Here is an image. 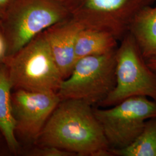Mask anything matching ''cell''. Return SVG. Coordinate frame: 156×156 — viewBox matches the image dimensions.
<instances>
[{"label":"cell","instance_id":"obj_1","mask_svg":"<svg viewBox=\"0 0 156 156\" xmlns=\"http://www.w3.org/2000/svg\"><path fill=\"white\" fill-rule=\"evenodd\" d=\"M36 140L76 156H112L93 108L82 101H61Z\"/></svg>","mask_w":156,"mask_h":156},{"label":"cell","instance_id":"obj_2","mask_svg":"<svg viewBox=\"0 0 156 156\" xmlns=\"http://www.w3.org/2000/svg\"><path fill=\"white\" fill-rule=\"evenodd\" d=\"M5 64L17 90L57 93L64 80L44 33L8 57Z\"/></svg>","mask_w":156,"mask_h":156},{"label":"cell","instance_id":"obj_3","mask_svg":"<svg viewBox=\"0 0 156 156\" xmlns=\"http://www.w3.org/2000/svg\"><path fill=\"white\" fill-rule=\"evenodd\" d=\"M116 52L77 60L57 92L61 101H82L91 106L101 103L116 85Z\"/></svg>","mask_w":156,"mask_h":156},{"label":"cell","instance_id":"obj_4","mask_svg":"<svg viewBox=\"0 0 156 156\" xmlns=\"http://www.w3.org/2000/svg\"><path fill=\"white\" fill-rule=\"evenodd\" d=\"M71 17L84 28L104 31L116 39L129 32L134 18L156 0H62Z\"/></svg>","mask_w":156,"mask_h":156},{"label":"cell","instance_id":"obj_5","mask_svg":"<svg viewBox=\"0 0 156 156\" xmlns=\"http://www.w3.org/2000/svg\"><path fill=\"white\" fill-rule=\"evenodd\" d=\"M116 85L99 104L114 106L131 97L144 96L156 101V71L148 66L133 36L128 32L116 52Z\"/></svg>","mask_w":156,"mask_h":156},{"label":"cell","instance_id":"obj_6","mask_svg":"<svg viewBox=\"0 0 156 156\" xmlns=\"http://www.w3.org/2000/svg\"><path fill=\"white\" fill-rule=\"evenodd\" d=\"M111 149L131 145L146 122L156 117V101L144 96L131 97L109 109H93Z\"/></svg>","mask_w":156,"mask_h":156},{"label":"cell","instance_id":"obj_7","mask_svg":"<svg viewBox=\"0 0 156 156\" xmlns=\"http://www.w3.org/2000/svg\"><path fill=\"white\" fill-rule=\"evenodd\" d=\"M17 5L8 17V57L69 15L62 0H23Z\"/></svg>","mask_w":156,"mask_h":156},{"label":"cell","instance_id":"obj_8","mask_svg":"<svg viewBox=\"0 0 156 156\" xmlns=\"http://www.w3.org/2000/svg\"><path fill=\"white\" fill-rule=\"evenodd\" d=\"M60 101L54 91L17 90L12 95L16 130L24 136L36 140Z\"/></svg>","mask_w":156,"mask_h":156},{"label":"cell","instance_id":"obj_9","mask_svg":"<svg viewBox=\"0 0 156 156\" xmlns=\"http://www.w3.org/2000/svg\"><path fill=\"white\" fill-rule=\"evenodd\" d=\"M84 27L71 17L44 31L63 79L69 76L76 63L75 44L78 34Z\"/></svg>","mask_w":156,"mask_h":156},{"label":"cell","instance_id":"obj_10","mask_svg":"<svg viewBox=\"0 0 156 156\" xmlns=\"http://www.w3.org/2000/svg\"><path fill=\"white\" fill-rule=\"evenodd\" d=\"M145 60L156 58V6L142 9L129 29Z\"/></svg>","mask_w":156,"mask_h":156},{"label":"cell","instance_id":"obj_11","mask_svg":"<svg viewBox=\"0 0 156 156\" xmlns=\"http://www.w3.org/2000/svg\"><path fill=\"white\" fill-rule=\"evenodd\" d=\"M11 82L5 64L0 65V130L7 145L12 151L19 147L15 132L16 123L13 115L12 102Z\"/></svg>","mask_w":156,"mask_h":156},{"label":"cell","instance_id":"obj_12","mask_svg":"<svg viewBox=\"0 0 156 156\" xmlns=\"http://www.w3.org/2000/svg\"><path fill=\"white\" fill-rule=\"evenodd\" d=\"M117 39L111 34L92 28H82L75 44L76 62L87 56L102 55L115 50Z\"/></svg>","mask_w":156,"mask_h":156},{"label":"cell","instance_id":"obj_13","mask_svg":"<svg viewBox=\"0 0 156 156\" xmlns=\"http://www.w3.org/2000/svg\"><path fill=\"white\" fill-rule=\"evenodd\" d=\"M111 151L112 156H156V117L146 122L141 133L131 145Z\"/></svg>","mask_w":156,"mask_h":156},{"label":"cell","instance_id":"obj_14","mask_svg":"<svg viewBox=\"0 0 156 156\" xmlns=\"http://www.w3.org/2000/svg\"><path fill=\"white\" fill-rule=\"evenodd\" d=\"M36 156H76L73 152L66 151L53 146H40L35 149L31 153Z\"/></svg>","mask_w":156,"mask_h":156},{"label":"cell","instance_id":"obj_15","mask_svg":"<svg viewBox=\"0 0 156 156\" xmlns=\"http://www.w3.org/2000/svg\"><path fill=\"white\" fill-rule=\"evenodd\" d=\"M8 43L4 35L0 31V65L5 64L8 57Z\"/></svg>","mask_w":156,"mask_h":156},{"label":"cell","instance_id":"obj_16","mask_svg":"<svg viewBox=\"0 0 156 156\" xmlns=\"http://www.w3.org/2000/svg\"><path fill=\"white\" fill-rule=\"evenodd\" d=\"M146 62L148 66L150 67L151 69L156 71V58L149 60Z\"/></svg>","mask_w":156,"mask_h":156},{"label":"cell","instance_id":"obj_17","mask_svg":"<svg viewBox=\"0 0 156 156\" xmlns=\"http://www.w3.org/2000/svg\"><path fill=\"white\" fill-rule=\"evenodd\" d=\"M11 0H0V9L4 8L7 5Z\"/></svg>","mask_w":156,"mask_h":156},{"label":"cell","instance_id":"obj_18","mask_svg":"<svg viewBox=\"0 0 156 156\" xmlns=\"http://www.w3.org/2000/svg\"><path fill=\"white\" fill-rule=\"evenodd\" d=\"M1 13H0V17H1Z\"/></svg>","mask_w":156,"mask_h":156}]
</instances>
